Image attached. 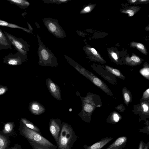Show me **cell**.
<instances>
[{
    "instance_id": "obj_32",
    "label": "cell",
    "mask_w": 149,
    "mask_h": 149,
    "mask_svg": "<svg viewBox=\"0 0 149 149\" xmlns=\"http://www.w3.org/2000/svg\"><path fill=\"white\" fill-rule=\"evenodd\" d=\"M142 107L143 109V111L145 112H147L148 110V107L147 105L144 104L142 105Z\"/></svg>"
},
{
    "instance_id": "obj_10",
    "label": "cell",
    "mask_w": 149,
    "mask_h": 149,
    "mask_svg": "<svg viewBox=\"0 0 149 149\" xmlns=\"http://www.w3.org/2000/svg\"><path fill=\"white\" fill-rule=\"evenodd\" d=\"M0 45L3 49H12V44L3 31L0 29Z\"/></svg>"
},
{
    "instance_id": "obj_11",
    "label": "cell",
    "mask_w": 149,
    "mask_h": 149,
    "mask_svg": "<svg viewBox=\"0 0 149 149\" xmlns=\"http://www.w3.org/2000/svg\"><path fill=\"white\" fill-rule=\"evenodd\" d=\"M9 136L0 132V149H8L10 143Z\"/></svg>"
},
{
    "instance_id": "obj_15",
    "label": "cell",
    "mask_w": 149,
    "mask_h": 149,
    "mask_svg": "<svg viewBox=\"0 0 149 149\" xmlns=\"http://www.w3.org/2000/svg\"><path fill=\"white\" fill-rule=\"evenodd\" d=\"M13 124L10 123H7L5 125L2 133L5 135L9 136L10 134H11L13 130Z\"/></svg>"
},
{
    "instance_id": "obj_27",
    "label": "cell",
    "mask_w": 149,
    "mask_h": 149,
    "mask_svg": "<svg viewBox=\"0 0 149 149\" xmlns=\"http://www.w3.org/2000/svg\"><path fill=\"white\" fill-rule=\"evenodd\" d=\"M125 13H128L129 15L128 16L130 17L133 16L134 14V11L131 9H128L126 10Z\"/></svg>"
},
{
    "instance_id": "obj_29",
    "label": "cell",
    "mask_w": 149,
    "mask_h": 149,
    "mask_svg": "<svg viewBox=\"0 0 149 149\" xmlns=\"http://www.w3.org/2000/svg\"><path fill=\"white\" fill-rule=\"evenodd\" d=\"M124 97L125 100L127 102H129L130 101V97L127 93H125L124 94Z\"/></svg>"
},
{
    "instance_id": "obj_38",
    "label": "cell",
    "mask_w": 149,
    "mask_h": 149,
    "mask_svg": "<svg viewBox=\"0 0 149 149\" xmlns=\"http://www.w3.org/2000/svg\"><path fill=\"white\" fill-rule=\"evenodd\" d=\"M140 1H141L144 2V1H147V0H140Z\"/></svg>"
},
{
    "instance_id": "obj_8",
    "label": "cell",
    "mask_w": 149,
    "mask_h": 149,
    "mask_svg": "<svg viewBox=\"0 0 149 149\" xmlns=\"http://www.w3.org/2000/svg\"><path fill=\"white\" fill-rule=\"evenodd\" d=\"M127 137L123 136L116 139L106 149H122L126 145Z\"/></svg>"
},
{
    "instance_id": "obj_36",
    "label": "cell",
    "mask_w": 149,
    "mask_h": 149,
    "mask_svg": "<svg viewBox=\"0 0 149 149\" xmlns=\"http://www.w3.org/2000/svg\"><path fill=\"white\" fill-rule=\"evenodd\" d=\"M27 24L28 25V27L29 28V29L32 31L33 30V28L28 22H27Z\"/></svg>"
},
{
    "instance_id": "obj_31",
    "label": "cell",
    "mask_w": 149,
    "mask_h": 149,
    "mask_svg": "<svg viewBox=\"0 0 149 149\" xmlns=\"http://www.w3.org/2000/svg\"><path fill=\"white\" fill-rule=\"evenodd\" d=\"M8 149H22L21 146L18 144H16L14 146Z\"/></svg>"
},
{
    "instance_id": "obj_12",
    "label": "cell",
    "mask_w": 149,
    "mask_h": 149,
    "mask_svg": "<svg viewBox=\"0 0 149 149\" xmlns=\"http://www.w3.org/2000/svg\"><path fill=\"white\" fill-rule=\"evenodd\" d=\"M0 26H5L12 28H17L22 30L28 33H32V32L29 29L19 26L15 24L8 23L1 20L0 18Z\"/></svg>"
},
{
    "instance_id": "obj_19",
    "label": "cell",
    "mask_w": 149,
    "mask_h": 149,
    "mask_svg": "<svg viewBox=\"0 0 149 149\" xmlns=\"http://www.w3.org/2000/svg\"><path fill=\"white\" fill-rule=\"evenodd\" d=\"M87 49L92 54V55H93L97 57L101 58L97 51L94 48L90 47H87Z\"/></svg>"
},
{
    "instance_id": "obj_5",
    "label": "cell",
    "mask_w": 149,
    "mask_h": 149,
    "mask_svg": "<svg viewBox=\"0 0 149 149\" xmlns=\"http://www.w3.org/2000/svg\"><path fill=\"white\" fill-rule=\"evenodd\" d=\"M13 47L18 52L24 55H27L29 51L28 43L21 38H18L13 35L3 31Z\"/></svg>"
},
{
    "instance_id": "obj_25",
    "label": "cell",
    "mask_w": 149,
    "mask_h": 149,
    "mask_svg": "<svg viewBox=\"0 0 149 149\" xmlns=\"http://www.w3.org/2000/svg\"><path fill=\"white\" fill-rule=\"evenodd\" d=\"M132 60L136 63H139L140 62V60L139 58L136 56H132L130 58Z\"/></svg>"
},
{
    "instance_id": "obj_4",
    "label": "cell",
    "mask_w": 149,
    "mask_h": 149,
    "mask_svg": "<svg viewBox=\"0 0 149 149\" xmlns=\"http://www.w3.org/2000/svg\"><path fill=\"white\" fill-rule=\"evenodd\" d=\"M43 22L49 32L56 37L62 38L66 37L64 31L61 26L57 20L52 18H45Z\"/></svg>"
},
{
    "instance_id": "obj_22",
    "label": "cell",
    "mask_w": 149,
    "mask_h": 149,
    "mask_svg": "<svg viewBox=\"0 0 149 149\" xmlns=\"http://www.w3.org/2000/svg\"><path fill=\"white\" fill-rule=\"evenodd\" d=\"M141 73L144 76H148L149 75V68H145L141 70Z\"/></svg>"
},
{
    "instance_id": "obj_1",
    "label": "cell",
    "mask_w": 149,
    "mask_h": 149,
    "mask_svg": "<svg viewBox=\"0 0 149 149\" xmlns=\"http://www.w3.org/2000/svg\"><path fill=\"white\" fill-rule=\"evenodd\" d=\"M78 136L70 124L62 122L59 134L57 149H71Z\"/></svg>"
},
{
    "instance_id": "obj_20",
    "label": "cell",
    "mask_w": 149,
    "mask_h": 149,
    "mask_svg": "<svg viewBox=\"0 0 149 149\" xmlns=\"http://www.w3.org/2000/svg\"><path fill=\"white\" fill-rule=\"evenodd\" d=\"M84 109L87 112L90 113L92 111L93 109L92 106L89 104H86L84 105Z\"/></svg>"
},
{
    "instance_id": "obj_37",
    "label": "cell",
    "mask_w": 149,
    "mask_h": 149,
    "mask_svg": "<svg viewBox=\"0 0 149 149\" xmlns=\"http://www.w3.org/2000/svg\"><path fill=\"white\" fill-rule=\"evenodd\" d=\"M136 1V0H131V2L132 3H134Z\"/></svg>"
},
{
    "instance_id": "obj_2",
    "label": "cell",
    "mask_w": 149,
    "mask_h": 149,
    "mask_svg": "<svg viewBox=\"0 0 149 149\" xmlns=\"http://www.w3.org/2000/svg\"><path fill=\"white\" fill-rule=\"evenodd\" d=\"M19 130L21 135L28 141L35 143L49 149H57L56 146L52 143L42 135L29 128L24 124L21 125Z\"/></svg>"
},
{
    "instance_id": "obj_39",
    "label": "cell",
    "mask_w": 149,
    "mask_h": 149,
    "mask_svg": "<svg viewBox=\"0 0 149 149\" xmlns=\"http://www.w3.org/2000/svg\"><path fill=\"white\" fill-rule=\"evenodd\" d=\"M1 49H3L2 47L1 46V45H0V50H1Z\"/></svg>"
},
{
    "instance_id": "obj_14",
    "label": "cell",
    "mask_w": 149,
    "mask_h": 149,
    "mask_svg": "<svg viewBox=\"0 0 149 149\" xmlns=\"http://www.w3.org/2000/svg\"><path fill=\"white\" fill-rule=\"evenodd\" d=\"M22 121L23 123V124L26 127L37 132L40 134L42 135L41 132L39 129L33 123L24 119L22 120Z\"/></svg>"
},
{
    "instance_id": "obj_24",
    "label": "cell",
    "mask_w": 149,
    "mask_h": 149,
    "mask_svg": "<svg viewBox=\"0 0 149 149\" xmlns=\"http://www.w3.org/2000/svg\"><path fill=\"white\" fill-rule=\"evenodd\" d=\"M32 109L36 111H37V113L38 114V111L40 109V107L38 104H33L32 106Z\"/></svg>"
},
{
    "instance_id": "obj_33",
    "label": "cell",
    "mask_w": 149,
    "mask_h": 149,
    "mask_svg": "<svg viewBox=\"0 0 149 149\" xmlns=\"http://www.w3.org/2000/svg\"><path fill=\"white\" fill-rule=\"evenodd\" d=\"M149 89H148L144 93V95L145 97H148L149 96Z\"/></svg>"
},
{
    "instance_id": "obj_3",
    "label": "cell",
    "mask_w": 149,
    "mask_h": 149,
    "mask_svg": "<svg viewBox=\"0 0 149 149\" xmlns=\"http://www.w3.org/2000/svg\"><path fill=\"white\" fill-rule=\"evenodd\" d=\"M37 36L39 45L38 52L39 62L47 65L56 62L57 59L54 54L43 44L39 36L37 35Z\"/></svg>"
},
{
    "instance_id": "obj_16",
    "label": "cell",
    "mask_w": 149,
    "mask_h": 149,
    "mask_svg": "<svg viewBox=\"0 0 149 149\" xmlns=\"http://www.w3.org/2000/svg\"><path fill=\"white\" fill-rule=\"evenodd\" d=\"M133 47H136L138 49L144 54L146 53V51L144 45L141 43L133 42L131 44Z\"/></svg>"
},
{
    "instance_id": "obj_21",
    "label": "cell",
    "mask_w": 149,
    "mask_h": 149,
    "mask_svg": "<svg viewBox=\"0 0 149 149\" xmlns=\"http://www.w3.org/2000/svg\"><path fill=\"white\" fill-rule=\"evenodd\" d=\"M93 83L98 86H100L102 84L101 81L98 78L95 77L93 79Z\"/></svg>"
},
{
    "instance_id": "obj_17",
    "label": "cell",
    "mask_w": 149,
    "mask_h": 149,
    "mask_svg": "<svg viewBox=\"0 0 149 149\" xmlns=\"http://www.w3.org/2000/svg\"><path fill=\"white\" fill-rule=\"evenodd\" d=\"M49 87L50 92H52L53 94H56L59 93L56 86L53 82L49 83Z\"/></svg>"
},
{
    "instance_id": "obj_30",
    "label": "cell",
    "mask_w": 149,
    "mask_h": 149,
    "mask_svg": "<svg viewBox=\"0 0 149 149\" xmlns=\"http://www.w3.org/2000/svg\"><path fill=\"white\" fill-rule=\"evenodd\" d=\"M111 56L115 60L117 61L118 57L117 54L114 52H112L111 53Z\"/></svg>"
},
{
    "instance_id": "obj_18",
    "label": "cell",
    "mask_w": 149,
    "mask_h": 149,
    "mask_svg": "<svg viewBox=\"0 0 149 149\" xmlns=\"http://www.w3.org/2000/svg\"><path fill=\"white\" fill-rule=\"evenodd\" d=\"M33 149H49L34 142L28 141Z\"/></svg>"
},
{
    "instance_id": "obj_26",
    "label": "cell",
    "mask_w": 149,
    "mask_h": 149,
    "mask_svg": "<svg viewBox=\"0 0 149 149\" xmlns=\"http://www.w3.org/2000/svg\"><path fill=\"white\" fill-rule=\"evenodd\" d=\"M112 72L117 76H120V71L116 69H112L111 70Z\"/></svg>"
},
{
    "instance_id": "obj_35",
    "label": "cell",
    "mask_w": 149,
    "mask_h": 149,
    "mask_svg": "<svg viewBox=\"0 0 149 149\" xmlns=\"http://www.w3.org/2000/svg\"><path fill=\"white\" fill-rule=\"evenodd\" d=\"M5 89L3 88H1L0 89V95L4 93Z\"/></svg>"
},
{
    "instance_id": "obj_9",
    "label": "cell",
    "mask_w": 149,
    "mask_h": 149,
    "mask_svg": "<svg viewBox=\"0 0 149 149\" xmlns=\"http://www.w3.org/2000/svg\"><path fill=\"white\" fill-rule=\"evenodd\" d=\"M113 139L112 137H106L91 146H88L85 145L84 149H100Z\"/></svg>"
},
{
    "instance_id": "obj_28",
    "label": "cell",
    "mask_w": 149,
    "mask_h": 149,
    "mask_svg": "<svg viewBox=\"0 0 149 149\" xmlns=\"http://www.w3.org/2000/svg\"><path fill=\"white\" fill-rule=\"evenodd\" d=\"M113 119L114 122H117L119 120V117L116 113H115L113 115Z\"/></svg>"
},
{
    "instance_id": "obj_7",
    "label": "cell",
    "mask_w": 149,
    "mask_h": 149,
    "mask_svg": "<svg viewBox=\"0 0 149 149\" xmlns=\"http://www.w3.org/2000/svg\"><path fill=\"white\" fill-rule=\"evenodd\" d=\"M27 57V55H24L17 52L15 54H10L5 56L3 58L4 62L12 65H19L25 61Z\"/></svg>"
},
{
    "instance_id": "obj_23",
    "label": "cell",
    "mask_w": 149,
    "mask_h": 149,
    "mask_svg": "<svg viewBox=\"0 0 149 149\" xmlns=\"http://www.w3.org/2000/svg\"><path fill=\"white\" fill-rule=\"evenodd\" d=\"M92 7L91 6H87L84 8L81 12L82 13H88L91 10V9L92 8Z\"/></svg>"
},
{
    "instance_id": "obj_6",
    "label": "cell",
    "mask_w": 149,
    "mask_h": 149,
    "mask_svg": "<svg viewBox=\"0 0 149 149\" xmlns=\"http://www.w3.org/2000/svg\"><path fill=\"white\" fill-rule=\"evenodd\" d=\"M62 125V122L60 119H52L50 120L49 123V131L56 142V145L58 143Z\"/></svg>"
},
{
    "instance_id": "obj_13",
    "label": "cell",
    "mask_w": 149,
    "mask_h": 149,
    "mask_svg": "<svg viewBox=\"0 0 149 149\" xmlns=\"http://www.w3.org/2000/svg\"><path fill=\"white\" fill-rule=\"evenodd\" d=\"M10 3L15 4L22 9L28 8L30 3L26 0H6Z\"/></svg>"
},
{
    "instance_id": "obj_34",
    "label": "cell",
    "mask_w": 149,
    "mask_h": 149,
    "mask_svg": "<svg viewBox=\"0 0 149 149\" xmlns=\"http://www.w3.org/2000/svg\"><path fill=\"white\" fill-rule=\"evenodd\" d=\"M143 144L142 141H141L139 144L138 149H143Z\"/></svg>"
},
{
    "instance_id": "obj_40",
    "label": "cell",
    "mask_w": 149,
    "mask_h": 149,
    "mask_svg": "<svg viewBox=\"0 0 149 149\" xmlns=\"http://www.w3.org/2000/svg\"><path fill=\"white\" fill-rule=\"evenodd\" d=\"M144 149H148L147 147H146Z\"/></svg>"
}]
</instances>
